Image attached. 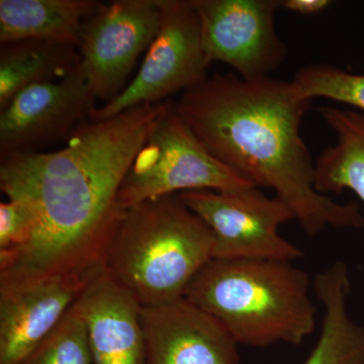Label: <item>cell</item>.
I'll list each match as a JSON object with an SVG mask.
<instances>
[{
  "instance_id": "6da1fadb",
  "label": "cell",
  "mask_w": 364,
  "mask_h": 364,
  "mask_svg": "<svg viewBox=\"0 0 364 364\" xmlns=\"http://www.w3.org/2000/svg\"><path fill=\"white\" fill-rule=\"evenodd\" d=\"M172 100L143 105L81 126L52 152L1 158L0 189L39 218L33 240L0 259V287L95 274L126 210L119 189L131 163Z\"/></svg>"
},
{
  "instance_id": "7a4b0ae2",
  "label": "cell",
  "mask_w": 364,
  "mask_h": 364,
  "mask_svg": "<svg viewBox=\"0 0 364 364\" xmlns=\"http://www.w3.org/2000/svg\"><path fill=\"white\" fill-rule=\"evenodd\" d=\"M311 100L293 81L208 76L174 107L205 149L256 186L272 189L309 236L327 228L360 229L358 203H341L315 188V162L301 138Z\"/></svg>"
},
{
  "instance_id": "3957f363",
  "label": "cell",
  "mask_w": 364,
  "mask_h": 364,
  "mask_svg": "<svg viewBox=\"0 0 364 364\" xmlns=\"http://www.w3.org/2000/svg\"><path fill=\"white\" fill-rule=\"evenodd\" d=\"M184 299L217 318L235 341L254 348L298 346L317 326L310 277L289 261H208Z\"/></svg>"
},
{
  "instance_id": "277c9868",
  "label": "cell",
  "mask_w": 364,
  "mask_h": 364,
  "mask_svg": "<svg viewBox=\"0 0 364 364\" xmlns=\"http://www.w3.org/2000/svg\"><path fill=\"white\" fill-rule=\"evenodd\" d=\"M213 250L210 228L181 196H159L126 210L105 270L142 306L162 305L184 298Z\"/></svg>"
},
{
  "instance_id": "5b68a950",
  "label": "cell",
  "mask_w": 364,
  "mask_h": 364,
  "mask_svg": "<svg viewBox=\"0 0 364 364\" xmlns=\"http://www.w3.org/2000/svg\"><path fill=\"white\" fill-rule=\"evenodd\" d=\"M250 186H256L205 149L172 100L132 161L119 189V202L127 210L159 196Z\"/></svg>"
},
{
  "instance_id": "8992f818",
  "label": "cell",
  "mask_w": 364,
  "mask_h": 364,
  "mask_svg": "<svg viewBox=\"0 0 364 364\" xmlns=\"http://www.w3.org/2000/svg\"><path fill=\"white\" fill-rule=\"evenodd\" d=\"M161 21L140 68L119 97L95 107L100 121L143 105L159 104L200 85L208 77L200 23L191 0H159Z\"/></svg>"
},
{
  "instance_id": "52a82bcc",
  "label": "cell",
  "mask_w": 364,
  "mask_h": 364,
  "mask_svg": "<svg viewBox=\"0 0 364 364\" xmlns=\"http://www.w3.org/2000/svg\"><path fill=\"white\" fill-rule=\"evenodd\" d=\"M182 202L210 228L213 258L293 261L303 251L279 235V228L296 220L291 208L258 186L235 191L179 193Z\"/></svg>"
},
{
  "instance_id": "ba28073f",
  "label": "cell",
  "mask_w": 364,
  "mask_h": 364,
  "mask_svg": "<svg viewBox=\"0 0 364 364\" xmlns=\"http://www.w3.org/2000/svg\"><path fill=\"white\" fill-rule=\"evenodd\" d=\"M161 21L159 0L100 2L85 21L78 46L80 66L95 100L102 105L130 83Z\"/></svg>"
},
{
  "instance_id": "9c48e42d",
  "label": "cell",
  "mask_w": 364,
  "mask_h": 364,
  "mask_svg": "<svg viewBox=\"0 0 364 364\" xmlns=\"http://www.w3.org/2000/svg\"><path fill=\"white\" fill-rule=\"evenodd\" d=\"M200 23L203 49L245 80L268 77L287 47L275 28L279 0H191Z\"/></svg>"
},
{
  "instance_id": "30bf717a",
  "label": "cell",
  "mask_w": 364,
  "mask_h": 364,
  "mask_svg": "<svg viewBox=\"0 0 364 364\" xmlns=\"http://www.w3.org/2000/svg\"><path fill=\"white\" fill-rule=\"evenodd\" d=\"M95 104L80 64L61 80L26 88L0 109V157L66 141L90 121Z\"/></svg>"
},
{
  "instance_id": "8fae6325",
  "label": "cell",
  "mask_w": 364,
  "mask_h": 364,
  "mask_svg": "<svg viewBox=\"0 0 364 364\" xmlns=\"http://www.w3.org/2000/svg\"><path fill=\"white\" fill-rule=\"evenodd\" d=\"M141 325L145 364H241L226 328L186 299L142 306Z\"/></svg>"
},
{
  "instance_id": "7c38bea8",
  "label": "cell",
  "mask_w": 364,
  "mask_h": 364,
  "mask_svg": "<svg viewBox=\"0 0 364 364\" xmlns=\"http://www.w3.org/2000/svg\"><path fill=\"white\" fill-rule=\"evenodd\" d=\"M100 273L0 289V364L18 363L43 341Z\"/></svg>"
},
{
  "instance_id": "4fadbf2b",
  "label": "cell",
  "mask_w": 364,
  "mask_h": 364,
  "mask_svg": "<svg viewBox=\"0 0 364 364\" xmlns=\"http://www.w3.org/2000/svg\"><path fill=\"white\" fill-rule=\"evenodd\" d=\"M73 308L85 323L95 364H145L142 305L105 269Z\"/></svg>"
},
{
  "instance_id": "5bb4252c",
  "label": "cell",
  "mask_w": 364,
  "mask_h": 364,
  "mask_svg": "<svg viewBox=\"0 0 364 364\" xmlns=\"http://www.w3.org/2000/svg\"><path fill=\"white\" fill-rule=\"evenodd\" d=\"M97 0H0V44L47 41L80 43L83 23L95 13Z\"/></svg>"
},
{
  "instance_id": "9a60e30c",
  "label": "cell",
  "mask_w": 364,
  "mask_h": 364,
  "mask_svg": "<svg viewBox=\"0 0 364 364\" xmlns=\"http://www.w3.org/2000/svg\"><path fill=\"white\" fill-rule=\"evenodd\" d=\"M314 289L325 315L317 343L303 364H364V327L347 310L350 277L346 263L336 261L318 272Z\"/></svg>"
},
{
  "instance_id": "2e32d148",
  "label": "cell",
  "mask_w": 364,
  "mask_h": 364,
  "mask_svg": "<svg viewBox=\"0 0 364 364\" xmlns=\"http://www.w3.org/2000/svg\"><path fill=\"white\" fill-rule=\"evenodd\" d=\"M336 144L315 161V188L322 195L350 191L364 203V114L333 107L318 109Z\"/></svg>"
},
{
  "instance_id": "e0dca14e",
  "label": "cell",
  "mask_w": 364,
  "mask_h": 364,
  "mask_svg": "<svg viewBox=\"0 0 364 364\" xmlns=\"http://www.w3.org/2000/svg\"><path fill=\"white\" fill-rule=\"evenodd\" d=\"M79 64L80 56L74 46L47 41L0 45V109L21 91L61 80Z\"/></svg>"
},
{
  "instance_id": "ac0fdd59",
  "label": "cell",
  "mask_w": 364,
  "mask_h": 364,
  "mask_svg": "<svg viewBox=\"0 0 364 364\" xmlns=\"http://www.w3.org/2000/svg\"><path fill=\"white\" fill-rule=\"evenodd\" d=\"M16 364H95L85 323L73 306L59 325Z\"/></svg>"
},
{
  "instance_id": "d6986e66",
  "label": "cell",
  "mask_w": 364,
  "mask_h": 364,
  "mask_svg": "<svg viewBox=\"0 0 364 364\" xmlns=\"http://www.w3.org/2000/svg\"><path fill=\"white\" fill-rule=\"evenodd\" d=\"M294 85L309 100L327 98L349 105L364 114V74H352L337 67L318 64L301 67Z\"/></svg>"
},
{
  "instance_id": "ffe728a7",
  "label": "cell",
  "mask_w": 364,
  "mask_h": 364,
  "mask_svg": "<svg viewBox=\"0 0 364 364\" xmlns=\"http://www.w3.org/2000/svg\"><path fill=\"white\" fill-rule=\"evenodd\" d=\"M39 228L37 213L28 203L7 198L0 203V259L25 249Z\"/></svg>"
},
{
  "instance_id": "44dd1931",
  "label": "cell",
  "mask_w": 364,
  "mask_h": 364,
  "mask_svg": "<svg viewBox=\"0 0 364 364\" xmlns=\"http://www.w3.org/2000/svg\"><path fill=\"white\" fill-rule=\"evenodd\" d=\"M330 0H282L280 9L301 16L318 14L331 6Z\"/></svg>"
}]
</instances>
